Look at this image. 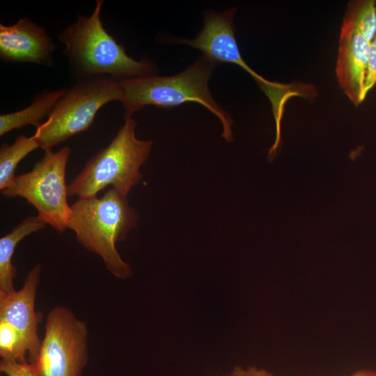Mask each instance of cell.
<instances>
[{
  "instance_id": "cell-1",
  "label": "cell",
  "mask_w": 376,
  "mask_h": 376,
  "mask_svg": "<svg viewBox=\"0 0 376 376\" xmlns=\"http://www.w3.org/2000/svg\"><path fill=\"white\" fill-rule=\"evenodd\" d=\"M102 0H97L89 17L79 15L76 22L58 36L65 45L71 75L76 81L95 76L117 79L155 75L157 68L149 58L129 56L125 47L104 28L100 19Z\"/></svg>"
},
{
  "instance_id": "cell-2",
  "label": "cell",
  "mask_w": 376,
  "mask_h": 376,
  "mask_svg": "<svg viewBox=\"0 0 376 376\" xmlns=\"http://www.w3.org/2000/svg\"><path fill=\"white\" fill-rule=\"evenodd\" d=\"M138 221L127 196L109 188L100 197L79 198L72 203L68 228L75 232L80 244L102 258L113 276L126 279L132 276V270L120 257L116 244L125 240Z\"/></svg>"
},
{
  "instance_id": "cell-3",
  "label": "cell",
  "mask_w": 376,
  "mask_h": 376,
  "mask_svg": "<svg viewBox=\"0 0 376 376\" xmlns=\"http://www.w3.org/2000/svg\"><path fill=\"white\" fill-rule=\"evenodd\" d=\"M215 65L202 56L184 71L175 75L118 79L124 118L132 117L146 105L171 109L187 102H195L218 117L223 126L222 137L231 141V116L214 100L209 89L210 78Z\"/></svg>"
},
{
  "instance_id": "cell-4",
  "label": "cell",
  "mask_w": 376,
  "mask_h": 376,
  "mask_svg": "<svg viewBox=\"0 0 376 376\" xmlns=\"http://www.w3.org/2000/svg\"><path fill=\"white\" fill-rule=\"evenodd\" d=\"M136 122L125 118L124 125L110 143L85 164L68 185L69 196L79 198L97 196L108 186L127 196L142 178L141 166L148 159L152 141H141L135 135Z\"/></svg>"
},
{
  "instance_id": "cell-5",
  "label": "cell",
  "mask_w": 376,
  "mask_h": 376,
  "mask_svg": "<svg viewBox=\"0 0 376 376\" xmlns=\"http://www.w3.org/2000/svg\"><path fill=\"white\" fill-rule=\"evenodd\" d=\"M120 100L118 79L95 76L78 80L57 102L46 121L32 136L39 148L46 150L87 130L99 109Z\"/></svg>"
},
{
  "instance_id": "cell-6",
  "label": "cell",
  "mask_w": 376,
  "mask_h": 376,
  "mask_svg": "<svg viewBox=\"0 0 376 376\" xmlns=\"http://www.w3.org/2000/svg\"><path fill=\"white\" fill-rule=\"evenodd\" d=\"M71 154L68 146L54 152L45 151L44 157L29 172L16 176L13 185L1 191L8 198L26 199L39 217L58 233L68 228L70 205L68 203L66 166Z\"/></svg>"
},
{
  "instance_id": "cell-7",
  "label": "cell",
  "mask_w": 376,
  "mask_h": 376,
  "mask_svg": "<svg viewBox=\"0 0 376 376\" xmlns=\"http://www.w3.org/2000/svg\"><path fill=\"white\" fill-rule=\"evenodd\" d=\"M88 329L64 306L48 313L45 335L30 363L37 376H81L88 363Z\"/></svg>"
},
{
  "instance_id": "cell-8",
  "label": "cell",
  "mask_w": 376,
  "mask_h": 376,
  "mask_svg": "<svg viewBox=\"0 0 376 376\" xmlns=\"http://www.w3.org/2000/svg\"><path fill=\"white\" fill-rule=\"evenodd\" d=\"M237 9L229 8L217 13L208 10L204 15L203 26L194 39H181L178 42L188 45L203 52V56L215 65L230 63L240 66L250 74L269 97L276 122L281 130V120L288 86L266 80L253 70L241 56L235 35L233 17Z\"/></svg>"
},
{
  "instance_id": "cell-9",
  "label": "cell",
  "mask_w": 376,
  "mask_h": 376,
  "mask_svg": "<svg viewBox=\"0 0 376 376\" xmlns=\"http://www.w3.org/2000/svg\"><path fill=\"white\" fill-rule=\"evenodd\" d=\"M55 48L45 28L26 17L10 26L0 24V58L4 62L52 66Z\"/></svg>"
},
{
  "instance_id": "cell-10",
  "label": "cell",
  "mask_w": 376,
  "mask_h": 376,
  "mask_svg": "<svg viewBox=\"0 0 376 376\" xmlns=\"http://www.w3.org/2000/svg\"><path fill=\"white\" fill-rule=\"evenodd\" d=\"M41 269L40 264L36 265L27 274L19 290L0 294V320L11 324L25 338L29 347V363L36 356L42 340L38 327L42 314L35 308Z\"/></svg>"
},
{
  "instance_id": "cell-11",
  "label": "cell",
  "mask_w": 376,
  "mask_h": 376,
  "mask_svg": "<svg viewBox=\"0 0 376 376\" xmlns=\"http://www.w3.org/2000/svg\"><path fill=\"white\" fill-rule=\"evenodd\" d=\"M369 46L370 42L359 32L340 29L336 75L340 87L355 106L366 98Z\"/></svg>"
},
{
  "instance_id": "cell-12",
  "label": "cell",
  "mask_w": 376,
  "mask_h": 376,
  "mask_svg": "<svg viewBox=\"0 0 376 376\" xmlns=\"http://www.w3.org/2000/svg\"><path fill=\"white\" fill-rule=\"evenodd\" d=\"M45 226L46 224L39 217L29 216L1 237L0 294H10L15 290L14 280L17 270L12 261L17 245L26 236Z\"/></svg>"
},
{
  "instance_id": "cell-13",
  "label": "cell",
  "mask_w": 376,
  "mask_h": 376,
  "mask_svg": "<svg viewBox=\"0 0 376 376\" xmlns=\"http://www.w3.org/2000/svg\"><path fill=\"white\" fill-rule=\"evenodd\" d=\"M66 88L44 91L36 95L29 106L18 111L0 116V136L15 129L33 125L40 126V120L52 112Z\"/></svg>"
},
{
  "instance_id": "cell-14",
  "label": "cell",
  "mask_w": 376,
  "mask_h": 376,
  "mask_svg": "<svg viewBox=\"0 0 376 376\" xmlns=\"http://www.w3.org/2000/svg\"><path fill=\"white\" fill-rule=\"evenodd\" d=\"M39 146L33 136L20 134L15 142L8 145L3 143L0 148V189L10 187L16 175L15 169L18 164L30 152Z\"/></svg>"
},
{
  "instance_id": "cell-15",
  "label": "cell",
  "mask_w": 376,
  "mask_h": 376,
  "mask_svg": "<svg viewBox=\"0 0 376 376\" xmlns=\"http://www.w3.org/2000/svg\"><path fill=\"white\" fill-rule=\"evenodd\" d=\"M341 29L357 31L370 42L376 33V1L373 0L350 1Z\"/></svg>"
},
{
  "instance_id": "cell-16",
  "label": "cell",
  "mask_w": 376,
  "mask_h": 376,
  "mask_svg": "<svg viewBox=\"0 0 376 376\" xmlns=\"http://www.w3.org/2000/svg\"><path fill=\"white\" fill-rule=\"evenodd\" d=\"M29 347L26 340L14 327L0 320V356L1 360L26 361Z\"/></svg>"
},
{
  "instance_id": "cell-17",
  "label": "cell",
  "mask_w": 376,
  "mask_h": 376,
  "mask_svg": "<svg viewBox=\"0 0 376 376\" xmlns=\"http://www.w3.org/2000/svg\"><path fill=\"white\" fill-rule=\"evenodd\" d=\"M0 371L6 376H37L32 365L29 361L1 360Z\"/></svg>"
},
{
  "instance_id": "cell-18",
  "label": "cell",
  "mask_w": 376,
  "mask_h": 376,
  "mask_svg": "<svg viewBox=\"0 0 376 376\" xmlns=\"http://www.w3.org/2000/svg\"><path fill=\"white\" fill-rule=\"evenodd\" d=\"M376 85V33L370 42L369 54L363 94L365 97Z\"/></svg>"
},
{
  "instance_id": "cell-19",
  "label": "cell",
  "mask_w": 376,
  "mask_h": 376,
  "mask_svg": "<svg viewBox=\"0 0 376 376\" xmlns=\"http://www.w3.org/2000/svg\"><path fill=\"white\" fill-rule=\"evenodd\" d=\"M224 376H274L267 370L258 367H235L229 374Z\"/></svg>"
},
{
  "instance_id": "cell-20",
  "label": "cell",
  "mask_w": 376,
  "mask_h": 376,
  "mask_svg": "<svg viewBox=\"0 0 376 376\" xmlns=\"http://www.w3.org/2000/svg\"><path fill=\"white\" fill-rule=\"evenodd\" d=\"M350 376H376V371L369 369H361L354 372Z\"/></svg>"
}]
</instances>
